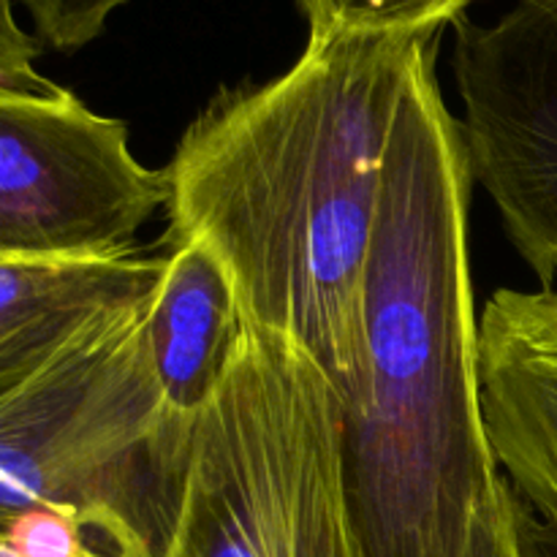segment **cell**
I'll use <instances>...</instances> for the list:
<instances>
[{
	"instance_id": "13",
	"label": "cell",
	"mask_w": 557,
	"mask_h": 557,
	"mask_svg": "<svg viewBox=\"0 0 557 557\" xmlns=\"http://www.w3.org/2000/svg\"><path fill=\"white\" fill-rule=\"evenodd\" d=\"M38 52H41L38 38L22 30L14 16V3L0 0V87L30 92L58 90L60 85L49 82L36 69Z\"/></svg>"
},
{
	"instance_id": "7",
	"label": "cell",
	"mask_w": 557,
	"mask_h": 557,
	"mask_svg": "<svg viewBox=\"0 0 557 557\" xmlns=\"http://www.w3.org/2000/svg\"><path fill=\"white\" fill-rule=\"evenodd\" d=\"M490 449L539 517L557 520V292L498 288L479 313Z\"/></svg>"
},
{
	"instance_id": "2",
	"label": "cell",
	"mask_w": 557,
	"mask_h": 557,
	"mask_svg": "<svg viewBox=\"0 0 557 557\" xmlns=\"http://www.w3.org/2000/svg\"><path fill=\"white\" fill-rule=\"evenodd\" d=\"M468 172L433 44L397 107L364 272V370L343 411V484L357 557H466L500 482L479 381Z\"/></svg>"
},
{
	"instance_id": "8",
	"label": "cell",
	"mask_w": 557,
	"mask_h": 557,
	"mask_svg": "<svg viewBox=\"0 0 557 557\" xmlns=\"http://www.w3.org/2000/svg\"><path fill=\"white\" fill-rule=\"evenodd\" d=\"M169 253L101 261H36L0 256V357L74 343L152 302Z\"/></svg>"
},
{
	"instance_id": "5",
	"label": "cell",
	"mask_w": 557,
	"mask_h": 557,
	"mask_svg": "<svg viewBox=\"0 0 557 557\" xmlns=\"http://www.w3.org/2000/svg\"><path fill=\"white\" fill-rule=\"evenodd\" d=\"M163 201L161 169L131 152L123 120L65 87H0V256L120 259L136 253V234Z\"/></svg>"
},
{
	"instance_id": "15",
	"label": "cell",
	"mask_w": 557,
	"mask_h": 557,
	"mask_svg": "<svg viewBox=\"0 0 557 557\" xmlns=\"http://www.w3.org/2000/svg\"><path fill=\"white\" fill-rule=\"evenodd\" d=\"M0 557H36L16 536L14 522L9 515H0Z\"/></svg>"
},
{
	"instance_id": "10",
	"label": "cell",
	"mask_w": 557,
	"mask_h": 557,
	"mask_svg": "<svg viewBox=\"0 0 557 557\" xmlns=\"http://www.w3.org/2000/svg\"><path fill=\"white\" fill-rule=\"evenodd\" d=\"M471 0H299L310 38L413 36L433 38L460 20Z\"/></svg>"
},
{
	"instance_id": "12",
	"label": "cell",
	"mask_w": 557,
	"mask_h": 557,
	"mask_svg": "<svg viewBox=\"0 0 557 557\" xmlns=\"http://www.w3.org/2000/svg\"><path fill=\"white\" fill-rule=\"evenodd\" d=\"M466 557H522L520 536H517L515 490L500 476L493 493L487 495L473 517L468 533Z\"/></svg>"
},
{
	"instance_id": "11",
	"label": "cell",
	"mask_w": 557,
	"mask_h": 557,
	"mask_svg": "<svg viewBox=\"0 0 557 557\" xmlns=\"http://www.w3.org/2000/svg\"><path fill=\"white\" fill-rule=\"evenodd\" d=\"M125 0H22L36 27L38 41L60 52L90 44L107 25L109 14Z\"/></svg>"
},
{
	"instance_id": "6",
	"label": "cell",
	"mask_w": 557,
	"mask_h": 557,
	"mask_svg": "<svg viewBox=\"0 0 557 557\" xmlns=\"http://www.w3.org/2000/svg\"><path fill=\"white\" fill-rule=\"evenodd\" d=\"M468 172L542 288L557 277V0H520L495 25L457 20Z\"/></svg>"
},
{
	"instance_id": "4",
	"label": "cell",
	"mask_w": 557,
	"mask_h": 557,
	"mask_svg": "<svg viewBox=\"0 0 557 557\" xmlns=\"http://www.w3.org/2000/svg\"><path fill=\"white\" fill-rule=\"evenodd\" d=\"M169 557H357L341 395L286 337L243 326L196 424Z\"/></svg>"
},
{
	"instance_id": "1",
	"label": "cell",
	"mask_w": 557,
	"mask_h": 557,
	"mask_svg": "<svg viewBox=\"0 0 557 557\" xmlns=\"http://www.w3.org/2000/svg\"><path fill=\"white\" fill-rule=\"evenodd\" d=\"M433 38H310L277 79L223 87L161 169L163 245L226 272L248 326L286 337L343 411L364 370V272L397 107Z\"/></svg>"
},
{
	"instance_id": "9",
	"label": "cell",
	"mask_w": 557,
	"mask_h": 557,
	"mask_svg": "<svg viewBox=\"0 0 557 557\" xmlns=\"http://www.w3.org/2000/svg\"><path fill=\"white\" fill-rule=\"evenodd\" d=\"M169 264L147 315L163 397L199 419L221 389L243 337V313L223 267L196 245L166 248Z\"/></svg>"
},
{
	"instance_id": "3",
	"label": "cell",
	"mask_w": 557,
	"mask_h": 557,
	"mask_svg": "<svg viewBox=\"0 0 557 557\" xmlns=\"http://www.w3.org/2000/svg\"><path fill=\"white\" fill-rule=\"evenodd\" d=\"M150 305L0 357V515L60 511L114 557H169L199 419L163 397Z\"/></svg>"
},
{
	"instance_id": "14",
	"label": "cell",
	"mask_w": 557,
	"mask_h": 557,
	"mask_svg": "<svg viewBox=\"0 0 557 557\" xmlns=\"http://www.w3.org/2000/svg\"><path fill=\"white\" fill-rule=\"evenodd\" d=\"M515 517L522 557H557V520L539 517L517 493Z\"/></svg>"
}]
</instances>
